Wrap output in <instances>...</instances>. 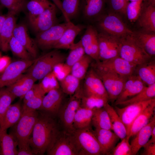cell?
<instances>
[{"label":"cell","mask_w":155,"mask_h":155,"mask_svg":"<svg viewBox=\"0 0 155 155\" xmlns=\"http://www.w3.org/2000/svg\"><path fill=\"white\" fill-rule=\"evenodd\" d=\"M78 155H102L101 147L91 127L75 130L71 133Z\"/></svg>","instance_id":"obj_4"},{"label":"cell","mask_w":155,"mask_h":155,"mask_svg":"<svg viewBox=\"0 0 155 155\" xmlns=\"http://www.w3.org/2000/svg\"><path fill=\"white\" fill-rule=\"evenodd\" d=\"M44 96H38L23 102L22 105V107L27 109L34 110L40 109Z\"/></svg>","instance_id":"obj_52"},{"label":"cell","mask_w":155,"mask_h":155,"mask_svg":"<svg viewBox=\"0 0 155 155\" xmlns=\"http://www.w3.org/2000/svg\"><path fill=\"white\" fill-rule=\"evenodd\" d=\"M145 86L137 75H132L127 79L121 93L116 100V104L126 100L137 94Z\"/></svg>","instance_id":"obj_20"},{"label":"cell","mask_w":155,"mask_h":155,"mask_svg":"<svg viewBox=\"0 0 155 155\" xmlns=\"http://www.w3.org/2000/svg\"><path fill=\"white\" fill-rule=\"evenodd\" d=\"M136 21L141 30L155 32V5L151 4L147 0L143 1Z\"/></svg>","instance_id":"obj_19"},{"label":"cell","mask_w":155,"mask_h":155,"mask_svg":"<svg viewBox=\"0 0 155 155\" xmlns=\"http://www.w3.org/2000/svg\"><path fill=\"white\" fill-rule=\"evenodd\" d=\"M82 90L85 96H93L108 100L107 92L101 79L92 68L88 70L84 78Z\"/></svg>","instance_id":"obj_15"},{"label":"cell","mask_w":155,"mask_h":155,"mask_svg":"<svg viewBox=\"0 0 155 155\" xmlns=\"http://www.w3.org/2000/svg\"><path fill=\"white\" fill-rule=\"evenodd\" d=\"M13 36L24 46L33 58H36L38 46L35 40L29 35L26 26L23 24L16 25L13 32Z\"/></svg>","instance_id":"obj_21"},{"label":"cell","mask_w":155,"mask_h":155,"mask_svg":"<svg viewBox=\"0 0 155 155\" xmlns=\"http://www.w3.org/2000/svg\"><path fill=\"white\" fill-rule=\"evenodd\" d=\"M71 67L65 62L56 65L52 71L59 82L61 80L71 73Z\"/></svg>","instance_id":"obj_50"},{"label":"cell","mask_w":155,"mask_h":155,"mask_svg":"<svg viewBox=\"0 0 155 155\" xmlns=\"http://www.w3.org/2000/svg\"><path fill=\"white\" fill-rule=\"evenodd\" d=\"M27 73L23 74L16 81L6 88L15 97L23 99L36 81Z\"/></svg>","instance_id":"obj_27"},{"label":"cell","mask_w":155,"mask_h":155,"mask_svg":"<svg viewBox=\"0 0 155 155\" xmlns=\"http://www.w3.org/2000/svg\"></svg>","instance_id":"obj_61"},{"label":"cell","mask_w":155,"mask_h":155,"mask_svg":"<svg viewBox=\"0 0 155 155\" xmlns=\"http://www.w3.org/2000/svg\"><path fill=\"white\" fill-rule=\"evenodd\" d=\"M52 116L44 112L38 114L29 139L34 155H43L59 131Z\"/></svg>","instance_id":"obj_1"},{"label":"cell","mask_w":155,"mask_h":155,"mask_svg":"<svg viewBox=\"0 0 155 155\" xmlns=\"http://www.w3.org/2000/svg\"><path fill=\"white\" fill-rule=\"evenodd\" d=\"M69 49V53L66 57L65 63L71 67L82 58L85 53L80 40L76 43H74Z\"/></svg>","instance_id":"obj_42"},{"label":"cell","mask_w":155,"mask_h":155,"mask_svg":"<svg viewBox=\"0 0 155 155\" xmlns=\"http://www.w3.org/2000/svg\"><path fill=\"white\" fill-rule=\"evenodd\" d=\"M62 6L66 22H71V19L78 15L80 5V0H63Z\"/></svg>","instance_id":"obj_40"},{"label":"cell","mask_w":155,"mask_h":155,"mask_svg":"<svg viewBox=\"0 0 155 155\" xmlns=\"http://www.w3.org/2000/svg\"><path fill=\"white\" fill-rule=\"evenodd\" d=\"M92 124L95 129L113 130L109 115L104 107L94 110Z\"/></svg>","instance_id":"obj_34"},{"label":"cell","mask_w":155,"mask_h":155,"mask_svg":"<svg viewBox=\"0 0 155 155\" xmlns=\"http://www.w3.org/2000/svg\"><path fill=\"white\" fill-rule=\"evenodd\" d=\"M111 11L120 16H126L127 6L129 1L127 0H108Z\"/></svg>","instance_id":"obj_49"},{"label":"cell","mask_w":155,"mask_h":155,"mask_svg":"<svg viewBox=\"0 0 155 155\" xmlns=\"http://www.w3.org/2000/svg\"><path fill=\"white\" fill-rule=\"evenodd\" d=\"M27 2L26 0H0V4L15 15L25 9Z\"/></svg>","instance_id":"obj_44"},{"label":"cell","mask_w":155,"mask_h":155,"mask_svg":"<svg viewBox=\"0 0 155 155\" xmlns=\"http://www.w3.org/2000/svg\"><path fill=\"white\" fill-rule=\"evenodd\" d=\"M57 8L55 6L48 8L33 19L29 21L32 29L36 34L57 24Z\"/></svg>","instance_id":"obj_16"},{"label":"cell","mask_w":155,"mask_h":155,"mask_svg":"<svg viewBox=\"0 0 155 155\" xmlns=\"http://www.w3.org/2000/svg\"><path fill=\"white\" fill-rule=\"evenodd\" d=\"M34 61V59H22L11 62L4 71L0 74V90L16 81Z\"/></svg>","instance_id":"obj_13"},{"label":"cell","mask_w":155,"mask_h":155,"mask_svg":"<svg viewBox=\"0 0 155 155\" xmlns=\"http://www.w3.org/2000/svg\"><path fill=\"white\" fill-rule=\"evenodd\" d=\"M129 1H145L146 0H127Z\"/></svg>","instance_id":"obj_58"},{"label":"cell","mask_w":155,"mask_h":155,"mask_svg":"<svg viewBox=\"0 0 155 155\" xmlns=\"http://www.w3.org/2000/svg\"><path fill=\"white\" fill-rule=\"evenodd\" d=\"M53 2L54 3L56 6L61 11L64 17V14L62 6V1L61 0H52Z\"/></svg>","instance_id":"obj_55"},{"label":"cell","mask_w":155,"mask_h":155,"mask_svg":"<svg viewBox=\"0 0 155 155\" xmlns=\"http://www.w3.org/2000/svg\"><path fill=\"white\" fill-rule=\"evenodd\" d=\"M38 84L45 94L52 90L60 88L59 82L52 71L41 80Z\"/></svg>","instance_id":"obj_45"},{"label":"cell","mask_w":155,"mask_h":155,"mask_svg":"<svg viewBox=\"0 0 155 155\" xmlns=\"http://www.w3.org/2000/svg\"><path fill=\"white\" fill-rule=\"evenodd\" d=\"M0 121L6 111L16 98L6 88L0 90Z\"/></svg>","instance_id":"obj_46"},{"label":"cell","mask_w":155,"mask_h":155,"mask_svg":"<svg viewBox=\"0 0 155 155\" xmlns=\"http://www.w3.org/2000/svg\"><path fill=\"white\" fill-rule=\"evenodd\" d=\"M92 68L102 80L109 100H116L122 90L128 78L111 71Z\"/></svg>","instance_id":"obj_8"},{"label":"cell","mask_w":155,"mask_h":155,"mask_svg":"<svg viewBox=\"0 0 155 155\" xmlns=\"http://www.w3.org/2000/svg\"><path fill=\"white\" fill-rule=\"evenodd\" d=\"M131 34L121 38L119 56L137 66L150 61L151 57L133 40Z\"/></svg>","instance_id":"obj_5"},{"label":"cell","mask_w":155,"mask_h":155,"mask_svg":"<svg viewBox=\"0 0 155 155\" xmlns=\"http://www.w3.org/2000/svg\"><path fill=\"white\" fill-rule=\"evenodd\" d=\"M155 83L145 86L140 92L133 97L115 105L125 106L132 103L148 100L155 98Z\"/></svg>","instance_id":"obj_37"},{"label":"cell","mask_w":155,"mask_h":155,"mask_svg":"<svg viewBox=\"0 0 155 155\" xmlns=\"http://www.w3.org/2000/svg\"><path fill=\"white\" fill-rule=\"evenodd\" d=\"M16 25L15 15L8 12L6 15L0 34V47L4 52H7L9 50V42L13 36Z\"/></svg>","instance_id":"obj_26"},{"label":"cell","mask_w":155,"mask_h":155,"mask_svg":"<svg viewBox=\"0 0 155 155\" xmlns=\"http://www.w3.org/2000/svg\"><path fill=\"white\" fill-rule=\"evenodd\" d=\"M108 113L113 127V130L121 140L127 136L126 127L113 107L107 103L104 107Z\"/></svg>","instance_id":"obj_33"},{"label":"cell","mask_w":155,"mask_h":155,"mask_svg":"<svg viewBox=\"0 0 155 155\" xmlns=\"http://www.w3.org/2000/svg\"><path fill=\"white\" fill-rule=\"evenodd\" d=\"M155 126V115L149 122L140 130L135 135L130 143L132 155H136L140 150L148 141L152 130Z\"/></svg>","instance_id":"obj_24"},{"label":"cell","mask_w":155,"mask_h":155,"mask_svg":"<svg viewBox=\"0 0 155 155\" xmlns=\"http://www.w3.org/2000/svg\"><path fill=\"white\" fill-rule=\"evenodd\" d=\"M83 28L82 26L75 25L71 22L53 48L57 49H69L74 43L76 37Z\"/></svg>","instance_id":"obj_28"},{"label":"cell","mask_w":155,"mask_h":155,"mask_svg":"<svg viewBox=\"0 0 155 155\" xmlns=\"http://www.w3.org/2000/svg\"></svg>","instance_id":"obj_62"},{"label":"cell","mask_w":155,"mask_h":155,"mask_svg":"<svg viewBox=\"0 0 155 155\" xmlns=\"http://www.w3.org/2000/svg\"><path fill=\"white\" fill-rule=\"evenodd\" d=\"M143 1H131L127 7L126 16L131 21H136L140 13Z\"/></svg>","instance_id":"obj_48"},{"label":"cell","mask_w":155,"mask_h":155,"mask_svg":"<svg viewBox=\"0 0 155 155\" xmlns=\"http://www.w3.org/2000/svg\"><path fill=\"white\" fill-rule=\"evenodd\" d=\"M155 110V100L142 111L133 121L128 136L130 138L134 136L140 130L149 122L154 115Z\"/></svg>","instance_id":"obj_29"},{"label":"cell","mask_w":155,"mask_h":155,"mask_svg":"<svg viewBox=\"0 0 155 155\" xmlns=\"http://www.w3.org/2000/svg\"><path fill=\"white\" fill-rule=\"evenodd\" d=\"M94 133L101 147L102 155H109L119 138L111 130L95 129Z\"/></svg>","instance_id":"obj_23"},{"label":"cell","mask_w":155,"mask_h":155,"mask_svg":"<svg viewBox=\"0 0 155 155\" xmlns=\"http://www.w3.org/2000/svg\"><path fill=\"white\" fill-rule=\"evenodd\" d=\"M98 40L99 61L119 56L121 38L100 32L98 34Z\"/></svg>","instance_id":"obj_10"},{"label":"cell","mask_w":155,"mask_h":155,"mask_svg":"<svg viewBox=\"0 0 155 155\" xmlns=\"http://www.w3.org/2000/svg\"><path fill=\"white\" fill-rule=\"evenodd\" d=\"M9 46L13 54L22 59L33 60L30 54L13 35L9 42Z\"/></svg>","instance_id":"obj_43"},{"label":"cell","mask_w":155,"mask_h":155,"mask_svg":"<svg viewBox=\"0 0 155 155\" xmlns=\"http://www.w3.org/2000/svg\"><path fill=\"white\" fill-rule=\"evenodd\" d=\"M45 94L39 84H34L24 96L23 98V102L38 96H44Z\"/></svg>","instance_id":"obj_51"},{"label":"cell","mask_w":155,"mask_h":155,"mask_svg":"<svg viewBox=\"0 0 155 155\" xmlns=\"http://www.w3.org/2000/svg\"><path fill=\"white\" fill-rule=\"evenodd\" d=\"M46 152L48 155H78L72 133L65 130L58 131Z\"/></svg>","instance_id":"obj_7"},{"label":"cell","mask_w":155,"mask_h":155,"mask_svg":"<svg viewBox=\"0 0 155 155\" xmlns=\"http://www.w3.org/2000/svg\"><path fill=\"white\" fill-rule=\"evenodd\" d=\"M144 150L142 155H155V143L150 144H145L143 147Z\"/></svg>","instance_id":"obj_54"},{"label":"cell","mask_w":155,"mask_h":155,"mask_svg":"<svg viewBox=\"0 0 155 155\" xmlns=\"http://www.w3.org/2000/svg\"><path fill=\"white\" fill-rule=\"evenodd\" d=\"M92 66L93 68L111 71L126 78L133 75L137 67L119 56L96 61Z\"/></svg>","instance_id":"obj_11"},{"label":"cell","mask_w":155,"mask_h":155,"mask_svg":"<svg viewBox=\"0 0 155 155\" xmlns=\"http://www.w3.org/2000/svg\"><path fill=\"white\" fill-rule=\"evenodd\" d=\"M71 22L57 24L37 34L35 41L38 47L43 50L53 48Z\"/></svg>","instance_id":"obj_12"},{"label":"cell","mask_w":155,"mask_h":155,"mask_svg":"<svg viewBox=\"0 0 155 155\" xmlns=\"http://www.w3.org/2000/svg\"><path fill=\"white\" fill-rule=\"evenodd\" d=\"M95 21L101 32L119 38L130 34L133 32L120 15L111 11L107 13H104Z\"/></svg>","instance_id":"obj_6"},{"label":"cell","mask_w":155,"mask_h":155,"mask_svg":"<svg viewBox=\"0 0 155 155\" xmlns=\"http://www.w3.org/2000/svg\"><path fill=\"white\" fill-rule=\"evenodd\" d=\"M127 136L114 147L109 154L111 155H132L131 149Z\"/></svg>","instance_id":"obj_47"},{"label":"cell","mask_w":155,"mask_h":155,"mask_svg":"<svg viewBox=\"0 0 155 155\" xmlns=\"http://www.w3.org/2000/svg\"><path fill=\"white\" fill-rule=\"evenodd\" d=\"M22 105L20 102L11 104L0 121V127L7 130L14 126L20 119L22 114Z\"/></svg>","instance_id":"obj_30"},{"label":"cell","mask_w":155,"mask_h":155,"mask_svg":"<svg viewBox=\"0 0 155 155\" xmlns=\"http://www.w3.org/2000/svg\"><path fill=\"white\" fill-rule=\"evenodd\" d=\"M7 130L0 127V155H17V142L11 134L7 133Z\"/></svg>","instance_id":"obj_31"},{"label":"cell","mask_w":155,"mask_h":155,"mask_svg":"<svg viewBox=\"0 0 155 155\" xmlns=\"http://www.w3.org/2000/svg\"><path fill=\"white\" fill-rule=\"evenodd\" d=\"M155 100L154 98L145 101L134 103L122 108L115 107V110L126 127L127 136L129 134L131 126L135 119Z\"/></svg>","instance_id":"obj_14"},{"label":"cell","mask_w":155,"mask_h":155,"mask_svg":"<svg viewBox=\"0 0 155 155\" xmlns=\"http://www.w3.org/2000/svg\"><path fill=\"white\" fill-rule=\"evenodd\" d=\"M55 6L49 0H30L27 2L26 6L28 12L29 21L33 19L46 9Z\"/></svg>","instance_id":"obj_35"},{"label":"cell","mask_w":155,"mask_h":155,"mask_svg":"<svg viewBox=\"0 0 155 155\" xmlns=\"http://www.w3.org/2000/svg\"><path fill=\"white\" fill-rule=\"evenodd\" d=\"M80 80L70 73L59 82L63 92L71 96L80 87Z\"/></svg>","instance_id":"obj_39"},{"label":"cell","mask_w":155,"mask_h":155,"mask_svg":"<svg viewBox=\"0 0 155 155\" xmlns=\"http://www.w3.org/2000/svg\"><path fill=\"white\" fill-rule=\"evenodd\" d=\"M92 59L85 54L71 67V74L80 80L84 79Z\"/></svg>","instance_id":"obj_38"},{"label":"cell","mask_w":155,"mask_h":155,"mask_svg":"<svg viewBox=\"0 0 155 155\" xmlns=\"http://www.w3.org/2000/svg\"><path fill=\"white\" fill-rule=\"evenodd\" d=\"M98 34L94 27L89 26L80 40L85 54L96 61H99Z\"/></svg>","instance_id":"obj_17"},{"label":"cell","mask_w":155,"mask_h":155,"mask_svg":"<svg viewBox=\"0 0 155 155\" xmlns=\"http://www.w3.org/2000/svg\"><path fill=\"white\" fill-rule=\"evenodd\" d=\"M6 17V15H0V34L3 23Z\"/></svg>","instance_id":"obj_57"},{"label":"cell","mask_w":155,"mask_h":155,"mask_svg":"<svg viewBox=\"0 0 155 155\" xmlns=\"http://www.w3.org/2000/svg\"><path fill=\"white\" fill-rule=\"evenodd\" d=\"M149 61L138 65L137 75L148 85L155 83V64L154 61Z\"/></svg>","instance_id":"obj_36"},{"label":"cell","mask_w":155,"mask_h":155,"mask_svg":"<svg viewBox=\"0 0 155 155\" xmlns=\"http://www.w3.org/2000/svg\"><path fill=\"white\" fill-rule=\"evenodd\" d=\"M38 114L36 110L22 107V114L20 119L12 127L13 129L10 133L17 142L18 155H34L29 141Z\"/></svg>","instance_id":"obj_2"},{"label":"cell","mask_w":155,"mask_h":155,"mask_svg":"<svg viewBox=\"0 0 155 155\" xmlns=\"http://www.w3.org/2000/svg\"><path fill=\"white\" fill-rule=\"evenodd\" d=\"M94 110L80 106L77 110L73 123L74 131L91 127Z\"/></svg>","instance_id":"obj_32"},{"label":"cell","mask_w":155,"mask_h":155,"mask_svg":"<svg viewBox=\"0 0 155 155\" xmlns=\"http://www.w3.org/2000/svg\"><path fill=\"white\" fill-rule=\"evenodd\" d=\"M66 57L56 49L34 59L32 64L26 70L36 81L40 80L53 71L57 64L65 62Z\"/></svg>","instance_id":"obj_3"},{"label":"cell","mask_w":155,"mask_h":155,"mask_svg":"<svg viewBox=\"0 0 155 155\" xmlns=\"http://www.w3.org/2000/svg\"><path fill=\"white\" fill-rule=\"evenodd\" d=\"M11 63L10 58L7 56L0 57V74Z\"/></svg>","instance_id":"obj_53"},{"label":"cell","mask_w":155,"mask_h":155,"mask_svg":"<svg viewBox=\"0 0 155 155\" xmlns=\"http://www.w3.org/2000/svg\"><path fill=\"white\" fill-rule=\"evenodd\" d=\"M0 93H1V92H0Z\"/></svg>","instance_id":"obj_60"},{"label":"cell","mask_w":155,"mask_h":155,"mask_svg":"<svg viewBox=\"0 0 155 155\" xmlns=\"http://www.w3.org/2000/svg\"><path fill=\"white\" fill-rule=\"evenodd\" d=\"M108 0H82L83 16L88 21H96L103 13Z\"/></svg>","instance_id":"obj_22"},{"label":"cell","mask_w":155,"mask_h":155,"mask_svg":"<svg viewBox=\"0 0 155 155\" xmlns=\"http://www.w3.org/2000/svg\"><path fill=\"white\" fill-rule=\"evenodd\" d=\"M82 94V89L80 87L68 101L61 107L58 113L64 130L71 133L74 131V118L77 110L80 106Z\"/></svg>","instance_id":"obj_9"},{"label":"cell","mask_w":155,"mask_h":155,"mask_svg":"<svg viewBox=\"0 0 155 155\" xmlns=\"http://www.w3.org/2000/svg\"><path fill=\"white\" fill-rule=\"evenodd\" d=\"M2 7H3L0 4V11H1Z\"/></svg>","instance_id":"obj_59"},{"label":"cell","mask_w":155,"mask_h":155,"mask_svg":"<svg viewBox=\"0 0 155 155\" xmlns=\"http://www.w3.org/2000/svg\"><path fill=\"white\" fill-rule=\"evenodd\" d=\"M108 100L103 98L93 96H85L82 94L80 106L90 109L104 107Z\"/></svg>","instance_id":"obj_41"},{"label":"cell","mask_w":155,"mask_h":155,"mask_svg":"<svg viewBox=\"0 0 155 155\" xmlns=\"http://www.w3.org/2000/svg\"><path fill=\"white\" fill-rule=\"evenodd\" d=\"M151 138L146 144L155 143V126L153 128L151 134Z\"/></svg>","instance_id":"obj_56"},{"label":"cell","mask_w":155,"mask_h":155,"mask_svg":"<svg viewBox=\"0 0 155 155\" xmlns=\"http://www.w3.org/2000/svg\"><path fill=\"white\" fill-rule=\"evenodd\" d=\"M63 92L60 88L49 91L44 96L40 109L52 116L58 114L61 107Z\"/></svg>","instance_id":"obj_18"},{"label":"cell","mask_w":155,"mask_h":155,"mask_svg":"<svg viewBox=\"0 0 155 155\" xmlns=\"http://www.w3.org/2000/svg\"><path fill=\"white\" fill-rule=\"evenodd\" d=\"M131 36L151 57L155 55V32L133 31Z\"/></svg>","instance_id":"obj_25"}]
</instances>
